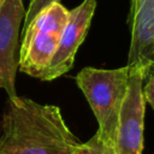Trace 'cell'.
<instances>
[{
    "label": "cell",
    "mask_w": 154,
    "mask_h": 154,
    "mask_svg": "<svg viewBox=\"0 0 154 154\" xmlns=\"http://www.w3.org/2000/svg\"><path fill=\"white\" fill-rule=\"evenodd\" d=\"M81 143L55 105L8 99L2 114L0 154H71Z\"/></svg>",
    "instance_id": "1"
},
{
    "label": "cell",
    "mask_w": 154,
    "mask_h": 154,
    "mask_svg": "<svg viewBox=\"0 0 154 154\" xmlns=\"http://www.w3.org/2000/svg\"><path fill=\"white\" fill-rule=\"evenodd\" d=\"M129 66L117 69L84 67L76 76L99 124V136L114 148L119 112L128 90Z\"/></svg>",
    "instance_id": "2"
},
{
    "label": "cell",
    "mask_w": 154,
    "mask_h": 154,
    "mask_svg": "<svg viewBox=\"0 0 154 154\" xmlns=\"http://www.w3.org/2000/svg\"><path fill=\"white\" fill-rule=\"evenodd\" d=\"M69 14L70 10L60 2H52L23 29L18 57V69L23 73L40 79L58 47Z\"/></svg>",
    "instance_id": "3"
},
{
    "label": "cell",
    "mask_w": 154,
    "mask_h": 154,
    "mask_svg": "<svg viewBox=\"0 0 154 154\" xmlns=\"http://www.w3.org/2000/svg\"><path fill=\"white\" fill-rule=\"evenodd\" d=\"M149 66L135 65L129 67L128 90L119 112L116 132V154L143 153V130L146 113L143 84Z\"/></svg>",
    "instance_id": "4"
},
{
    "label": "cell",
    "mask_w": 154,
    "mask_h": 154,
    "mask_svg": "<svg viewBox=\"0 0 154 154\" xmlns=\"http://www.w3.org/2000/svg\"><path fill=\"white\" fill-rule=\"evenodd\" d=\"M95 10L96 0H83L77 7L70 10L58 47L41 75V81L57 79L72 69L76 53L85 38Z\"/></svg>",
    "instance_id": "5"
},
{
    "label": "cell",
    "mask_w": 154,
    "mask_h": 154,
    "mask_svg": "<svg viewBox=\"0 0 154 154\" xmlns=\"http://www.w3.org/2000/svg\"><path fill=\"white\" fill-rule=\"evenodd\" d=\"M25 17L23 0H5L0 8V89L8 99L17 95L16 73L18 70V36Z\"/></svg>",
    "instance_id": "6"
},
{
    "label": "cell",
    "mask_w": 154,
    "mask_h": 154,
    "mask_svg": "<svg viewBox=\"0 0 154 154\" xmlns=\"http://www.w3.org/2000/svg\"><path fill=\"white\" fill-rule=\"evenodd\" d=\"M130 48L128 66H149L154 61V0H130L128 16Z\"/></svg>",
    "instance_id": "7"
},
{
    "label": "cell",
    "mask_w": 154,
    "mask_h": 154,
    "mask_svg": "<svg viewBox=\"0 0 154 154\" xmlns=\"http://www.w3.org/2000/svg\"><path fill=\"white\" fill-rule=\"evenodd\" d=\"M71 154H116L114 148L105 142L97 132L87 142H81Z\"/></svg>",
    "instance_id": "8"
},
{
    "label": "cell",
    "mask_w": 154,
    "mask_h": 154,
    "mask_svg": "<svg viewBox=\"0 0 154 154\" xmlns=\"http://www.w3.org/2000/svg\"><path fill=\"white\" fill-rule=\"evenodd\" d=\"M52 2H60V0H30L28 8L25 10V17H24V28L32 20V18L46 6L51 5Z\"/></svg>",
    "instance_id": "9"
},
{
    "label": "cell",
    "mask_w": 154,
    "mask_h": 154,
    "mask_svg": "<svg viewBox=\"0 0 154 154\" xmlns=\"http://www.w3.org/2000/svg\"><path fill=\"white\" fill-rule=\"evenodd\" d=\"M144 81H146V83L143 84L144 100L154 109V61L150 64V66H149V69L147 71Z\"/></svg>",
    "instance_id": "10"
},
{
    "label": "cell",
    "mask_w": 154,
    "mask_h": 154,
    "mask_svg": "<svg viewBox=\"0 0 154 154\" xmlns=\"http://www.w3.org/2000/svg\"><path fill=\"white\" fill-rule=\"evenodd\" d=\"M4 1H5V0H0V8H1V6H2V4H4Z\"/></svg>",
    "instance_id": "11"
}]
</instances>
